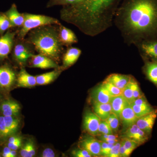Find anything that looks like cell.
Instances as JSON below:
<instances>
[{"mask_svg":"<svg viewBox=\"0 0 157 157\" xmlns=\"http://www.w3.org/2000/svg\"><path fill=\"white\" fill-rule=\"evenodd\" d=\"M32 67L41 69H58L59 66L56 62L50 58L39 53L33 55L31 58Z\"/></svg>","mask_w":157,"mask_h":157,"instance_id":"cell-11","label":"cell"},{"mask_svg":"<svg viewBox=\"0 0 157 157\" xmlns=\"http://www.w3.org/2000/svg\"><path fill=\"white\" fill-rule=\"evenodd\" d=\"M119 0H84L65 6L62 9L63 20L72 24L84 33L95 36L111 25Z\"/></svg>","mask_w":157,"mask_h":157,"instance_id":"cell-2","label":"cell"},{"mask_svg":"<svg viewBox=\"0 0 157 157\" xmlns=\"http://www.w3.org/2000/svg\"><path fill=\"white\" fill-rule=\"evenodd\" d=\"M15 33L8 31L0 37V60L8 56L13 49Z\"/></svg>","mask_w":157,"mask_h":157,"instance_id":"cell-10","label":"cell"},{"mask_svg":"<svg viewBox=\"0 0 157 157\" xmlns=\"http://www.w3.org/2000/svg\"><path fill=\"white\" fill-rule=\"evenodd\" d=\"M84 0H50L47 5V8L56 6H70L81 2Z\"/></svg>","mask_w":157,"mask_h":157,"instance_id":"cell-28","label":"cell"},{"mask_svg":"<svg viewBox=\"0 0 157 157\" xmlns=\"http://www.w3.org/2000/svg\"><path fill=\"white\" fill-rule=\"evenodd\" d=\"M133 78L132 77H131L130 81L123 90L122 95L129 104H131L134 101L132 90Z\"/></svg>","mask_w":157,"mask_h":157,"instance_id":"cell-31","label":"cell"},{"mask_svg":"<svg viewBox=\"0 0 157 157\" xmlns=\"http://www.w3.org/2000/svg\"><path fill=\"white\" fill-rule=\"evenodd\" d=\"M13 27L5 13H0V34L3 35L7 30Z\"/></svg>","mask_w":157,"mask_h":157,"instance_id":"cell-29","label":"cell"},{"mask_svg":"<svg viewBox=\"0 0 157 157\" xmlns=\"http://www.w3.org/2000/svg\"><path fill=\"white\" fill-rule=\"evenodd\" d=\"M157 117V110L155 109L150 113L138 117L135 124L139 128L150 136Z\"/></svg>","mask_w":157,"mask_h":157,"instance_id":"cell-12","label":"cell"},{"mask_svg":"<svg viewBox=\"0 0 157 157\" xmlns=\"http://www.w3.org/2000/svg\"><path fill=\"white\" fill-rule=\"evenodd\" d=\"M79 145L81 148L88 151L92 156H101V140L96 139L94 136L90 135L85 136L80 140Z\"/></svg>","mask_w":157,"mask_h":157,"instance_id":"cell-7","label":"cell"},{"mask_svg":"<svg viewBox=\"0 0 157 157\" xmlns=\"http://www.w3.org/2000/svg\"><path fill=\"white\" fill-rule=\"evenodd\" d=\"M111 134H113V132L107 123V121L101 120L98 128V135Z\"/></svg>","mask_w":157,"mask_h":157,"instance_id":"cell-34","label":"cell"},{"mask_svg":"<svg viewBox=\"0 0 157 157\" xmlns=\"http://www.w3.org/2000/svg\"><path fill=\"white\" fill-rule=\"evenodd\" d=\"M106 121H107V123L111 128L113 133H117L118 131L119 128L120 121L119 118L114 113H111Z\"/></svg>","mask_w":157,"mask_h":157,"instance_id":"cell-32","label":"cell"},{"mask_svg":"<svg viewBox=\"0 0 157 157\" xmlns=\"http://www.w3.org/2000/svg\"><path fill=\"white\" fill-rule=\"evenodd\" d=\"M101 120V119L95 113L87 111L83 117V128L90 135L98 136V128Z\"/></svg>","mask_w":157,"mask_h":157,"instance_id":"cell-8","label":"cell"},{"mask_svg":"<svg viewBox=\"0 0 157 157\" xmlns=\"http://www.w3.org/2000/svg\"><path fill=\"white\" fill-rule=\"evenodd\" d=\"M132 90H133L134 101L137 98L144 96L143 93L141 92L140 90L139 85L134 78H133V81H132Z\"/></svg>","mask_w":157,"mask_h":157,"instance_id":"cell-36","label":"cell"},{"mask_svg":"<svg viewBox=\"0 0 157 157\" xmlns=\"http://www.w3.org/2000/svg\"><path fill=\"white\" fill-rule=\"evenodd\" d=\"M117 20L125 37L134 43L157 39V0H127Z\"/></svg>","mask_w":157,"mask_h":157,"instance_id":"cell-1","label":"cell"},{"mask_svg":"<svg viewBox=\"0 0 157 157\" xmlns=\"http://www.w3.org/2000/svg\"><path fill=\"white\" fill-rule=\"evenodd\" d=\"M5 14L8 17L13 27H22L25 21L23 14H21L17 10V6L12 4L11 8L6 11Z\"/></svg>","mask_w":157,"mask_h":157,"instance_id":"cell-19","label":"cell"},{"mask_svg":"<svg viewBox=\"0 0 157 157\" xmlns=\"http://www.w3.org/2000/svg\"><path fill=\"white\" fill-rule=\"evenodd\" d=\"M131 76L120 74L109 75L105 80L110 82L121 90H123L131 79Z\"/></svg>","mask_w":157,"mask_h":157,"instance_id":"cell-22","label":"cell"},{"mask_svg":"<svg viewBox=\"0 0 157 157\" xmlns=\"http://www.w3.org/2000/svg\"><path fill=\"white\" fill-rule=\"evenodd\" d=\"M0 157H1V156H0Z\"/></svg>","mask_w":157,"mask_h":157,"instance_id":"cell-48","label":"cell"},{"mask_svg":"<svg viewBox=\"0 0 157 157\" xmlns=\"http://www.w3.org/2000/svg\"><path fill=\"white\" fill-rule=\"evenodd\" d=\"M102 84L111 97H115L122 95L123 90L116 87L110 82L104 80L102 82Z\"/></svg>","mask_w":157,"mask_h":157,"instance_id":"cell-30","label":"cell"},{"mask_svg":"<svg viewBox=\"0 0 157 157\" xmlns=\"http://www.w3.org/2000/svg\"><path fill=\"white\" fill-rule=\"evenodd\" d=\"M93 109L94 112L101 120H106L112 113V108L109 103L101 104L93 102Z\"/></svg>","mask_w":157,"mask_h":157,"instance_id":"cell-24","label":"cell"},{"mask_svg":"<svg viewBox=\"0 0 157 157\" xmlns=\"http://www.w3.org/2000/svg\"><path fill=\"white\" fill-rule=\"evenodd\" d=\"M11 150V149L9 148V147H6L3 149L2 156L4 157H11L10 154Z\"/></svg>","mask_w":157,"mask_h":157,"instance_id":"cell-45","label":"cell"},{"mask_svg":"<svg viewBox=\"0 0 157 157\" xmlns=\"http://www.w3.org/2000/svg\"><path fill=\"white\" fill-rule=\"evenodd\" d=\"M16 80V74L14 70L6 65L0 66V88L9 90Z\"/></svg>","mask_w":157,"mask_h":157,"instance_id":"cell-9","label":"cell"},{"mask_svg":"<svg viewBox=\"0 0 157 157\" xmlns=\"http://www.w3.org/2000/svg\"><path fill=\"white\" fill-rule=\"evenodd\" d=\"M138 45L144 57L157 62V39L143 41Z\"/></svg>","mask_w":157,"mask_h":157,"instance_id":"cell-13","label":"cell"},{"mask_svg":"<svg viewBox=\"0 0 157 157\" xmlns=\"http://www.w3.org/2000/svg\"><path fill=\"white\" fill-rule=\"evenodd\" d=\"M128 103L122 95L112 97L109 104L112 108V113L115 114L120 120L121 113Z\"/></svg>","mask_w":157,"mask_h":157,"instance_id":"cell-21","label":"cell"},{"mask_svg":"<svg viewBox=\"0 0 157 157\" xmlns=\"http://www.w3.org/2000/svg\"><path fill=\"white\" fill-rule=\"evenodd\" d=\"M138 117L135 114L130 104L128 103L123 109L121 114L120 120L121 121L124 131L136 123Z\"/></svg>","mask_w":157,"mask_h":157,"instance_id":"cell-14","label":"cell"},{"mask_svg":"<svg viewBox=\"0 0 157 157\" xmlns=\"http://www.w3.org/2000/svg\"><path fill=\"white\" fill-rule=\"evenodd\" d=\"M12 135L5 121L4 116H0V141H4Z\"/></svg>","mask_w":157,"mask_h":157,"instance_id":"cell-27","label":"cell"},{"mask_svg":"<svg viewBox=\"0 0 157 157\" xmlns=\"http://www.w3.org/2000/svg\"><path fill=\"white\" fill-rule=\"evenodd\" d=\"M93 102L107 104L109 103L112 98L102 83L95 88L91 93Z\"/></svg>","mask_w":157,"mask_h":157,"instance_id":"cell-17","label":"cell"},{"mask_svg":"<svg viewBox=\"0 0 157 157\" xmlns=\"http://www.w3.org/2000/svg\"><path fill=\"white\" fill-rule=\"evenodd\" d=\"M149 135L138 128L136 124L126 129L121 135L122 138H127L135 141L139 145L148 140Z\"/></svg>","mask_w":157,"mask_h":157,"instance_id":"cell-6","label":"cell"},{"mask_svg":"<svg viewBox=\"0 0 157 157\" xmlns=\"http://www.w3.org/2000/svg\"><path fill=\"white\" fill-rule=\"evenodd\" d=\"M23 14L25 21L18 33L20 39H24L30 31L37 28L53 25H59L61 24L58 20L50 16L29 13H24Z\"/></svg>","mask_w":157,"mask_h":157,"instance_id":"cell-4","label":"cell"},{"mask_svg":"<svg viewBox=\"0 0 157 157\" xmlns=\"http://www.w3.org/2000/svg\"><path fill=\"white\" fill-rule=\"evenodd\" d=\"M16 80L18 87H32L37 85L36 76L29 74L24 68L21 70Z\"/></svg>","mask_w":157,"mask_h":157,"instance_id":"cell-16","label":"cell"},{"mask_svg":"<svg viewBox=\"0 0 157 157\" xmlns=\"http://www.w3.org/2000/svg\"><path fill=\"white\" fill-rule=\"evenodd\" d=\"M72 154L73 156L76 157H92L88 151L82 148L73 150L72 151Z\"/></svg>","mask_w":157,"mask_h":157,"instance_id":"cell-37","label":"cell"},{"mask_svg":"<svg viewBox=\"0 0 157 157\" xmlns=\"http://www.w3.org/2000/svg\"><path fill=\"white\" fill-rule=\"evenodd\" d=\"M144 72L147 79L157 87V62L146 61L144 67Z\"/></svg>","mask_w":157,"mask_h":157,"instance_id":"cell-23","label":"cell"},{"mask_svg":"<svg viewBox=\"0 0 157 157\" xmlns=\"http://www.w3.org/2000/svg\"><path fill=\"white\" fill-rule=\"evenodd\" d=\"M50 25L44 26L30 31L27 41L39 53L59 59L63 50L59 37V30Z\"/></svg>","mask_w":157,"mask_h":157,"instance_id":"cell-3","label":"cell"},{"mask_svg":"<svg viewBox=\"0 0 157 157\" xmlns=\"http://www.w3.org/2000/svg\"><path fill=\"white\" fill-rule=\"evenodd\" d=\"M29 142H27L21 147L20 151V155L22 157H29Z\"/></svg>","mask_w":157,"mask_h":157,"instance_id":"cell-39","label":"cell"},{"mask_svg":"<svg viewBox=\"0 0 157 157\" xmlns=\"http://www.w3.org/2000/svg\"><path fill=\"white\" fill-rule=\"evenodd\" d=\"M1 98H2V95H1V94H0V99H1Z\"/></svg>","mask_w":157,"mask_h":157,"instance_id":"cell-47","label":"cell"},{"mask_svg":"<svg viewBox=\"0 0 157 157\" xmlns=\"http://www.w3.org/2000/svg\"><path fill=\"white\" fill-rule=\"evenodd\" d=\"M10 155H11V157H16L17 155V151H16V150H11Z\"/></svg>","mask_w":157,"mask_h":157,"instance_id":"cell-46","label":"cell"},{"mask_svg":"<svg viewBox=\"0 0 157 157\" xmlns=\"http://www.w3.org/2000/svg\"><path fill=\"white\" fill-rule=\"evenodd\" d=\"M101 156L107 157L114 144H109L101 140Z\"/></svg>","mask_w":157,"mask_h":157,"instance_id":"cell-35","label":"cell"},{"mask_svg":"<svg viewBox=\"0 0 157 157\" xmlns=\"http://www.w3.org/2000/svg\"><path fill=\"white\" fill-rule=\"evenodd\" d=\"M29 157H33L36 155V151L34 144L32 141H29Z\"/></svg>","mask_w":157,"mask_h":157,"instance_id":"cell-42","label":"cell"},{"mask_svg":"<svg viewBox=\"0 0 157 157\" xmlns=\"http://www.w3.org/2000/svg\"><path fill=\"white\" fill-rule=\"evenodd\" d=\"M121 143L123 144L126 151L127 155L129 157L135 148L139 146L138 144L135 141L127 139V138H122V140L121 141Z\"/></svg>","mask_w":157,"mask_h":157,"instance_id":"cell-33","label":"cell"},{"mask_svg":"<svg viewBox=\"0 0 157 157\" xmlns=\"http://www.w3.org/2000/svg\"><path fill=\"white\" fill-rule=\"evenodd\" d=\"M81 53V51L79 48L74 47L68 48L63 57V68L67 69L74 64L77 61Z\"/></svg>","mask_w":157,"mask_h":157,"instance_id":"cell-20","label":"cell"},{"mask_svg":"<svg viewBox=\"0 0 157 157\" xmlns=\"http://www.w3.org/2000/svg\"><path fill=\"white\" fill-rule=\"evenodd\" d=\"M98 137L99 140L101 141H104L106 143L109 144H115L116 143L118 142V140H113V139H109V138H105V137H102L100 135H98Z\"/></svg>","mask_w":157,"mask_h":157,"instance_id":"cell-43","label":"cell"},{"mask_svg":"<svg viewBox=\"0 0 157 157\" xmlns=\"http://www.w3.org/2000/svg\"><path fill=\"white\" fill-rule=\"evenodd\" d=\"M20 109L19 104L13 100H5L0 104V111L4 116L16 117Z\"/></svg>","mask_w":157,"mask_h":157,"instance_id":"cell-15","label":"cell"},{"mask_svg":"<svg viewBox=\"0 0 157 157\" xmlns=\"http://www.w3.org/2000/svg\"><path fill=\"white\" fill-rule=\"evenodd\" d=\"M130 105L132 106V109L137 117L146 115L155 110L153 107H152L147 101L138 104L131 103Z\"/></svg>","mask_w":157,"mask_h":157,"instance_id":"cell-26","label":"cell"},{"mask_svg":"<svg viewBox=\"0 0 157 157\" xmlns=\"http://www.w3.org/2000/svg\"><path fill=\"white\" fill-rule=\"evenodd\" d=\"M41 156L42 157H55V154L52 149L47 148L45 149L42 152Z\"/></svg>","mask_w":157,"mask_h":157,"instance_id":"cell-41","label":"cell"},{"mask_svg":"<svg viewBox=\"0 0 157 157\" xmlns=\"http://www.w3.org/2000/svg\"><path fill=\"white\" fill-rule=\"evenodd\" d=\"M120 146L121 142L119 141L114 144L107 157H120Z\"/></svg>","mask_w":157,"mask_h":157,"instance_id":"cell-38","label":"cell"},{"mask_svg":"<svg viewBox=\"0 0 157 157\" xmlns=\"http://www.w3.org/2000/svg\"><path fill=\"white\" fill-rule=\"evenodd\" d=\"M22 140L21 137L18 136H16V135H12L10 136L8 138V142L9 143H14V142H17L20 140Z\"/></svg>","mask_w":157,"mask_h":157,"instance_id":"cell-44","label":"cell"},{"mask_svg":"<svg viewBox=\"0 0 157 157\" xmlns=\"http://www.w3.org/2000/svg\"><path fill=\"white\" fill-rule=\"evenodd\" d=\"M21 41L17 42L13 49L14 59L20 65L25 64L33 56V46L26 40L20 39Z\"/></svg>","mask_w":157,"mask_h":157,"instance_id":"cell-5","label":"cell"},{"mask_svg":"<svg viewBox=\"0 0 157 157\" xmlns=\"http://www.w3.org/2000/svg\"><path fill=\"white\" fill-rule=\"evenodd\" d=\"M61 70H55L36 76L37 85H45L54 81L61 73Z\"/></svg>","mask_w":157,"mask_h":157,"instance_id":"cell-25","label":"cell"},{"mask_svg":"<svg viewBox=\"0 0 157 157\" xmlns=\"http://www.w3.org/2000/svg\"><path fill=\"white\" fill-rule=\"evenodd\" d=\"M21 144H22V140H20L17 142H14V143L8 142L7 146L9 147V148L11 149V150L17 151L21 146Z\"/></svg>","mask_w":157,"mask_h":157,"instance_id":"cell-40","label":"cell"},{"mask_svg":"<svg viewBox=\"0 0 157 157\" xmlns=\"http://www.w3.org/2000/svg\"><path fill=\"white\" fill-rule=\"evenodd\" d=\"M59 26V37L63 45H70L77 43L78 39L73 31L61 24Z\"/></svg>","mask_w":157,"mask_h":157,"instance_id":"cell-18","label":"cell"}]
</instances>
